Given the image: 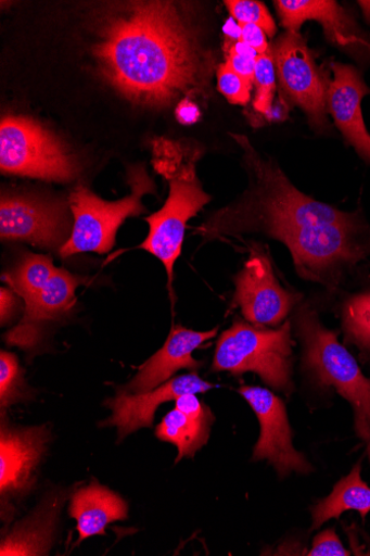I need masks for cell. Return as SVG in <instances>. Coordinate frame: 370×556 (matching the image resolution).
Segmentation results:
<instances>
[{
	"mask_svg": "<svg viewBox=\"0 0 370 556\" xmlns=\"http://www.w3.org/2000/svg\"><path fill=\"white\" fill-rule=\"evenodd\" d=\"M165 206L145 220L149 235L140 248L161 261L168 275V289L173 293L175 265L181 255L188 222L208 204L207 194L196 174L173 179Z\"/></svg>",
	"mask_w": 370,
	"mask_h": 556,
	"instance_id": "ba28073f",
	"label": "cell"
},
{
	"mask_svg": "<svg viewBox=\"0 0 370 556\" xmlns=\"http://www.w3.org/2000/svg\"><path fill=\"white\" fill-rule=\"evenodd\" d=\"M184 4L114 3L98 14V72L132 103L168 109L208 84L213 65Z\"/></svg>",
	"mask_w": 370,
	"mask_h": 556,
	"instance_id": "7a4b0ae2",
	"label": "cell"
},
{
	"mask_svg": "<svg viewBox=\"0 0 370 556\" xmlns=\"http://www.w3.org/2000/svg\"><path fill=\"white\" fill-rule=\"evenodd\" d=\"M239 393L248 402L260 425L254 460H268L280 477L291 472L307 475L310 465L294 448L284 402L268 389L243 386Z\"/></svg>",
	"mask_w": 370,
	"mask_h": 556,
	"instance_id": "9c48e42d",
	"label": "cell"
},
{
	"mask_svg": "<svg viewBox=\"0 0 370 556\" xmlns=\"http://www.w3.org/2000/svg\"><path fill=\"white\" fill-rule=\"evenodd\" d=\"M239 24H251L261 28L273 38L278 31L276 22L266 5L254 0H229L225 3Z\"/></svg>",
	"mask_w": 370,
	"mask_h": 556,
	"instance_id": "d4e9b609",
	"label": "cell"
},
{
	"mask_svg": "<svg viewBox=\"0 0 370 556\" xmlns=\"http://www.w3.org/2000/svg\"><path fill=\"white\" fill-rule=\"evenodd\" d=\"M240 40L251 47L257 55L269 52L270 46L267 34L261 28L251 24H239Z\"/></svg>",
	"mask_w": 370,
	"mask_h": 556,
	"instance_id": "f546056e",
	"label": "cell"
},
{
	"mask_svg": "<svg viewBox=\"0 0 370 556\" xmlns=\"http://www.w3.org/2000/svg\"><path fill=\"white\" fill-rule=\"evenodd\" d=\"M361 462L343 478L333 492L311 509V530L321 528L332 519H339L346 511H357L365 521L370 513V488L361 477Z\"/></svg>",
	"mask_w": 370,
	"mask_h": 556,
	"instance_id": "d6986e66",
	"label": "cell"
},
{
	"mask_svg": "<svg viewBox=\"0 0 370 556\" xmlns=\"http://www.w3.org/2000/svg\"><path fill=\"white\" fill-rule=\"evenodd\" d=\"M292 355L290 321L276 330L238 321L221 334L213 370L234 376L254 372L264 383L290 393L293 390Z\"/></svg>",
	"mask_w": 370,
	"mask_h": 556,
	"instance_id": "277c9868",
	"label": "cell"
},
{
	"mask_svg": "<svg viewBox=\"0 0 370 556\" xmlns=\"http://www.w3.org/2000/svg\"><path fill=\"white\" fill-rule=\"evenodd\" d=\"M129 184L131 193L118 201L103 200L84 186L73 191L69 205L74 227L69 240L61 248L62 257L81 252L107 254L114 248L119 227L128 217L145 213L142 197L155 190L152 179L141 166L130 169Z\"/></svg>",
	"mask_w": 370,
	"mask_h": 556,
	"instance_id": "5b68a950",
	"label": "cell"
},
{
	"mask_svg": "<svg viewBox=\"0 0 370 556\" xmlns=\"http://www.w3.org/2000/svg\"><path fill=\"white\" fill-rule=\"evenodd\" d=\"M275 7L288 31L299 33L308 21L319 22L329 39L346 47L359 38L349 16L336 2L327 0H276Z\"/></svg>",
	"mask_w": 370,
	"mask_h": 556,
	"instance_id": "ac0fdd59",
	"label": "cell"
},
{
	"mask_svg": "<svg viewBox=\"0 0 370 556\" xmlns=\"http://www.w3.org/2000/svg\"><path fill=\"white\" fill-rule=\"evenodd\" d=\"M213 424L194 420L179 409L170 412L156 427L155 435L158 440L169 442L178 447L176 464L184 458H193L195 453L208 440Z\"/></svg>",
	"mask_w": 370,
	"mask_h": 556,
	"instance_id": "ffe728a7",
	"label": "cell"
},
{
	"mask_svg": "<svg viewBox=\"0 0 370 556\" xmlns=\"http://www.w3.org/2000/svg\"><path fill=\"white\" fill-rule=\"evenodd\" d=\"M69 219L62 201L21 194L0 200V236L43 248L62 247L69 240Z\"/></svg>",
	"mask_w": 370,
	"mask_h": 556,
	"instance_id": "8fae6325",
	"label": "cell"
},
{
	"mask_svg": "<svg viewBox=\"0 0 370 556\" xmlns=\"http://www.w3.org/2000/svg\"><path fill=\"white\" fill-rule=\"evenodd\" d=\"M296 324L306 367L320 384L333 387L350 403L356 433L366 443L370 460V379L363 376L337 334L326 328L311 308L303 306Z\"/></svg>",
	"mask_w": 370,
	"mask_h": 556,
	"instance_id": "3957f363",
	"label": "cell"
},
{
	"mask_svg": "<svg viewBox=\"0 0 370 556\" xmlns=\"http://www.w3.org/2000/svg\"><path fill=\"white\" fill-rule=\"evenodd\" d=\"M20 295L11 288L0 289V320L2 326L9 324L20 308Z\"/></svg>",
	"mask_w": 370,
	"mask_h": 556,
	"instance_id": "4dcf8cb0",
	"label": "cell"
},
{
	"mask_svg": "<svg viewBox=\"0 0 370 556\" xmlns=\"http://www.w3.org/2000/svg\"><path fill=\"white\" fill-rule=\"evenodd\" d=\"M251 186L201 230L209 238L257 232L284 243L298 276L336 288L361 262L370 258V226L360 213H346L299 191L271 159H263L245 138Z\"/></svg>",
	"mask_w": 370,
	"mask_h": 556,
	"instance_id": "6da1fadb",
	"label": "cell"
},
{
	"mask_svg": "<svg viewBox=\"0 0 370 556\" xmlns=\"http://www.w3.org/2000/svg\"><path fill=\"white\" fill-rule=\"evenodd\" d=\"M218 331V327L209 331H194L174 326L165 345L141 367L126 390L131 393L149 392L169 381L179 370H197L202 363L193 358V352L215 338Z\"/></svg>",
	"mask_w": 370,
	"mask_h": 556,
	"instance_id": "9a60e30c",
	"label": "cell"
},
{
	"mask_svg": "<svg viewBox=\"0 0 370 556\" xmlns=\"http://www.w3.org/2000/svg\"><path fill=\"white\" fill-rule=\"evenodd\" d=\"M257 56L255 50L240 40L230 49L227 65L253 84Z\"/></svg>",
	"mask_w": 370,
	"mask_h": 556,
	"instance_id": "4316f807",
	"label": "cell"
},
{
	"mask_svg": "<svg viewBox=\"0 0 370 556\" xmlns=\"http://www.w3.org/2000/svg\"><path fill=\"white\" fill-rule=\"evenodd\" d=\"M176 408L194 420L214 424L213 413L204 406L194 393H188L178 397L176 400Z\"/></svg>",
	"mask_w": 370,
	"mask_h": 556,
	"instance_id": "f1b7e54d",
	"label": "cell"
},
{
	"mask_svg": "<svg viewBox=\"0 0 370 556\" xmlns=\"http://www.w3.org/2000/svg\"><path fill=\"white\" fill-rule=\"evenodd\" d=\"M309 556H348L350 553L344 547L334 529H329L314 539Z\"/></svg>",
	"mask_w": 370,
	"mask_h": 556,
	"instance_id": "83f0119b",
	"label": "cell"
},
{
	"mask_svg": "<svg viewBox=\"0 0 370 556\" xmlns=\"http://www.w3.org/2000/svg\"><path fill=\"white\" fill-rule=\"evenodd\" d=\"M254 83L256 96L254 109L264 115L270 114L277 87V72L272 50L256 59Z\"/></svg>",
	"mask_w": 370,
	"mask_h": 556,
	"instance_id": "603a6c76",
	"label": "cell"
},
{
	"mask_svg": "<svg viewBox=\"0 0 370 556\" xmlns=\"http://www.w3.org/2000/svg\"><path fill=\"white\" fill-rule=\"evenodd\" d=\"M217 388L216 384L202 380L196 374H189L170 379L166 383L144 393H119L107 401L113 412L110 419L102 422L103 427H117L119 440L141 428H151L154 414L162 404L176 401L188 393H204Z\"/></svg>",
	"mask_w": 370,
	"mask_h": 556,
	"instance_id": "7c38bea8",
	"label": "cell"
},
{
	"mask_svg": "<svg viewBox=\"0 0 370 556\" xmlns=\"http://www.w3.org/2000/svg\"><path fill=\"white\" fill-rule=\"evenodd\" d=\"M328 92V110L336 127L356 153L370 163V134L361 112L362 98L370 92L359 73L349 65L334 63Z\"/></svg>",
	"mask_w": 370,
	"mask_h": 556,
	"instance_id": "5bb4252c",
	"label": "cell"
},
{
	"mask_svg": "<svg viewBox=\"0 0 370 556\" xmlns=\"http://www.w3.org/2000/svg\"><path fill=\"white\" fill-rule=\"evenodd\" d=\"M360 9L363 12V16L370 22V2H358Z\"/></svg>",
	"mask_w": 370,
	"mask_h": 556,
	"instance_id": "d6a6232c",
	"label": "cell"
},
{
	"mask_svg": "<svg viewBox=\"0 0 370 556\" xmlns=\"http://www.w3.org/2000/svg\"><path fill=\"white\" fill-rule=\"evenodd\" d=\"M23 370L14 353L0 352V403L8 408L24 395Z\"/></svg>",
	"mask_w": 370,
	"mask_h": 556,
	"instance_id": "cb8c5ba5",
	"label": "cell"
},
{
	"mask_svg": "<svg viewBox=\"0 0 370 556\" xmlns=\"http://www.w3.org/2000/svg\"><path fill=\"white\" fill-rule=\"evenodd\" d=\"M0 168L4 174L68 182L80 167L68 147L28 117L8 116L0 125Z\"/></svg>",
	"mask_w": 370,
	"mask_h": 556,
	"instance_id": "8992f818",
	"label": "cell"
},
{
	"mask_svg": "<svg viewBox=\"0 0 370 556\" xmlns=\"http://www.w3.org/2000/svg\"><path fill=\"white\" fill-rule=\"evenodd\" d=\"M86 282V278L60 269L48 283L25 301V315L7 336L11 345L23 349L35 346L40 339L42 326L58 320L75 306L76 291Z\"/></svg>",
	"mask_w": 370,
	"mask_h": 556,
	"instance_id": "4fadbf2b",
	"label": "cell"
},
{
	"mask_svg": "<svg viewBox=\"0 0 370 556\" xmlns=\"http://www.w3.org/2000/svg\"><path fill=\"white\" fill-rule=\"evenodd\" d=\"M47 441L42 428L10 429L2 427L0 440V491L3 496L27 489L39 464Z\"/></svg>",
	"mask_w": 370,
	"mask_h": 556,
	"instance_id": "2e32d148",
	"label": "cell"
},
{
	"mask_svg": "<svg viewBox=\"0 0 370 556\" xmlns=\"http://www.w3.org/2000/svg\"><path fill=\"white\" fill-rule=\"evenodd\" d=\"M128 511L127 502L109 488L93 482L79 489L69 508V515L77 521V544L94 535H105V528L126 520Z\"/></svg>",
	"mask_w": 370,
	"mask_h": 556,
	"instance_id": "e0dca14e",
	"label": "cell"
},
{
	"mask_svg": "<svg viewBox=\"0 0 370 556\" xmlns=\"http://www.w3.org/2000/svg\"><path fill=\"white\" fill-rule=\"evenodd\" d=\"M299 300L281 286L269 257L259 251H253L235 277L234 305L257 327L280 325Z\"/></svg>",
	"mask_w": 370,
	"mask_h": 556,
	"instance_id": "30bf717a",
	"label": "cell"
},
{
	"mask_svg": "<svg viewBox=\"0 0 370 556\" xmlns=\"http://www.w3.org/2000/svg\"><path fill=\"white\" fill-rule=\"evenodd\" d=\"M252 83L233 72L227 64L218 70V88L232 104L245 105L251 97Z\"/></svg>",
	"mask_w": 370,
	"mask_h": 556,
	"instance_id": "484cf974",
	"label": "cell"
},
{
	"mask_svg": "<svg viewBox=\"0 0 370 556\" xmlns=\"http://www.w3.org/2000/svg\"><path fill=\"white\" fill-rule=\"evenodd\" d=\"M177 117L182 124H192L199 119L200 112L190 100L186 99L181 101L177 109Z\"/></svg>",
	"mask_w": 370,
	"mask_h": 556,
	"instance_id": "1f68e13d",
	"label": "cell"
},
{
	"mask_svg": "<svg viewBox=\"0 0 370 556\" xmlns=\"http://www.w3.org/2000/svg\"><path fill=\"white\" fill-rule=\"evenodd\" d=\"M282 90L299 106L317 131L330 127L328 119L329 76L315 62L311 50L299 33L286 31L271 48Z\"/></svg>",
	"mask_w": 370,
	"mask_h": 556,
	"instance_id": "52a82bcc",
	"label": "cell"
},
{
	"mask_svg": "<svg viewBox=\"0 0 370 556\" xmlns=\"http://www.w3.org/2000/svg\"><path fill=\"white\" fill-rule=\"evenodd\" d=\"M58 270L49 257L26 254L12 271L3 275V280L26 300L40 291Z\"/></svg>",
	"mask_w": 370,
	"mask_h": 556,
	"instance_id": "44dd1931",
	"label": "cell"
},
{
	"mask_svg": "<svg viewBox=\"0 0 370 556\" xmlns=\"http://www.w3.org/2000/svg\"><path fill=\"white\" fill-rule=\"evenodd\" d=\"M342 318L346 338L370 355V291L349 298Z\"/></svg>",
	"mask_w": 370,
	"mask_h": 556,
	"instance_id": "7402d4cb",
	"label": "cell"
}]
</instances>
